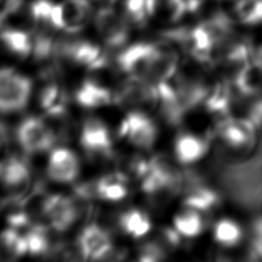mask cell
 Masks as SVG:
<instances>
[{"instance_id":"obj_3","label":"cell","mask_w":262,"mask_h":262,"mask_svg":"<svg viewBox=\"0 0 262 262\" xmlns=\"http://www.w3.org/2000/svg\"><path fill=\"white\" fill-rule=\"evenodd\" d=\"M156 52L157 44L137 43L130 45L118 56V65L130 79L151 83Z\"/></svg>"},{"instance_id":"obj_6","label":"cell","mask_w":262,"mask_h":262,"mask_svg":"<svg viewBox=\"0 0 262 262\" xmlns=\"http://www.w3.org/2000/svg\"><path fill=\"white\" fill-rule=\"evenodd\" d=\"M95 27L107 47L119 48L129 37V22L112 7H103L95 16Z\"/></svg>"},{"instance_id":"obj_5","label":"cell","mask_w":262,"mask_h":262,"mask_svg":"<svg viewBox=\"0 0 262 262\" xmlns=\"http://www.w3.org/2000/svg\"><path fill=\"white\" fill-rule=\"evenodd\" d=\"M16 138L20 146L30 154L49 150L57 141L56 134L48 121L37 117H30L22 121L17 127Z\"/></svg>"},{"instance_id":"obj_11","label":"cell","mask_w":262,"mask_h":262,"mask_svg":"<svg viewBox=\"0 0 262 262\" xmlns=\"http://www.w3.org/2000/svg\"><path fill=\"white\" fill-rule=\"evenodd\" d=\"M48 176L56 183L69 184L78 178L80 162L71 149L59 147L53 149L48 162Z\"/></svg>"},{"instance_id":"obj_4","label":"cell","mask_w":262,"mask_h":262,"mask_svg":"<svg viewBox=\"0 0 262 262\" xmlns=\"http://www.w3.org/2000/svg\"><path fill=\"white\" fill-rule=\"evenodd\" d=\"M90 15L92 5L89 0H64L53 5L51 21L55 29L76 34L88 24Z\"/></svg>"},{"instance_id":"obj_18","label":"cell","mask_w":262,"mask_h":262,"mask_svg":"<svg viewBox=\"0 0 262 262\" xmlns=\"http://www.w3.org/2000/svg\"><path fill=\"white\" fill-rule=\"evenodd\" d=\"M27 253L26 237L16 229L10 228L0 232V262H15Z\"/></svg>"},{"instance_id":"obj_2","label":"cell","mask_w":262,"mask_h":262,"mask_svg":"<svg viewBox=\"0 0 262 262\" xmlns=\"http://www.w3.org/2000/svg\"><path fill=\"white\" fill-rule=\"evenodd\" d=\"M31 82L27 76L10 69H0V112L13 114L28 104Z\"/></svg>"},{"instance_id":"obj_27","label":"cell","mask_w":262,"mask_h":262,"mask_svg":"<svg viewBox=\"0 0 262 262\" xmlns=\"http://www.w3.org/2000/svg\"><path fill=\"white\" fill-rule=\"evenodd\" d=\"M27 250L33 255H48L51 253V241L44 227H36L25 234Z\"/></svg>"},{"instance_id":"obj_15","label":"cell","mask_w":262,"mask_h":262,"mask_svg":"<svg viewBox=\"0 0 262 262\" xmlns=\"http://www.w3.org/2000/svg\"><path fill=\"white\" fill-rule=\"evenodd\" d=\"M75 99L81 106L87 109H97L114 101V96L109 89L95 81H85L76 90Z\"/></svg>"},{"instance_id":"obj_30","label":"cell","mask_w":262,"mask_h":262,"mask_svg":"<svg viewBox=\"0 0 262 262\" xmlns=\"http://www.w3.org/2000/svg\"><path fill=\"white\" fill-rule=\"evenodd\" d=\"M6 16L4 15V13L0 11V31L3 30V27H4V25H5V22H6Z\"/></svg>"},{"instance_id":"obj_23","label":"cell","mask_w":262,"mask_h":262,"mask_svg":"<svg viewBox=\"0 0 262 262\" xmlns=\"http://www.w3.org/2000/svg\"><path fill=\"white\" fill-rule=\"evenodd\" d=\"M156 0H121L124 15L129 24L137 26L146 25L154 15Z\"/></svg>"},{"instance_id":"obj_14","label":"cell","mask_w":262,"mask_h":262,"mask_svg":"<svg viewBox=\"0 0 262 262\" xmlns=\"http://www.w3.org/2000/svg\"><path fill=\"white\" fill-rule=\"evenodd\" d=\"M233 79L239 93L245 96H255L262 92V64L254 56L233 75Z\"/></svg>"},{"instance_id":"obj_12","label":"cell","mask_w":262,"mask_h":262,"mask_svg":"<svg viewBox=\"0 0 262 262\" xmlns=\"http://www.w3.org/2000/svg\"><path fill=\"white\" fill-rule=\"evenodd\" d=\"M81 144L90 152H109L112 140L107 126L94 117L85 119L81 129Z\"/></svg>"},{"instance_id":"obj_16","label":"cell","mask_w":262,"mask_h":262,"mask_svg":"<svg viewBox=\"0 0 262 262\" xmlns=\"http://www.w3.org/2000/svg\"><path fill=\"white\" fill-rule=\"evenodd\" d=\"M0 43L8 52L21 58H27L34 52V37L22 29H3L0 31Z\"/></svg>"},{"instance_id":"obj_24","label":"cell","mask_w":262,"mask_h":262,"mask_svg":"<svg viewBox=\"0 0 262 262\" xmlns=\"http://www.w3.org/2000/svg\"><path fill=\"white\" fill-rule=\"evenodd\" d=\"M231 90L227 83H219L214 88L209 89L205 99L206 107L215 114H225L231 105Z\"/></svg>"},{"instance_id":"obj_21","label":"cell","mask_w":262,"mask_h":262,"mask_svg":"<svg viewBox=\"0 0 262 262\" xmlns=\"http://www.w3.org/2000/svg\"><path fill=\"white\" fill-rule=\"evenodd\" d=\"M120 227L130 237L142 238L150 231L151 222L143 211L130 209L121 215Z\"/></svg>"},{"instance_id":"obj_28","label":"cell","mask_w":262,"mask_h":262,"mask_svg":"<svg viewBox=\"0 0 262 262\" xmlns=\"http://www.w3.org/2000/svg\"><path fill=\"white\" fill-rule=\"evenodd\" d=\"M171 250L162 237L157 241H151L144 244L139 251L138 262H163Z\"/></svg>"},{"instance_id":"obj_1","label":"cell","mask_w":262,"mask_h":262,"mask_svg":"<svg viewBox=\"0 0 262 262\" xmlns=\"http://www.w3.org/2000/svg\"><path fill=\"white\" fill-rule=\"evenodd\" d=\"M217 137L224 148L238 154L242 161L250 159L257 146V132L250 118H228L217 126Z\"/></svg>"},{"instance_id":"obj_32","label":"cell","mask_w":262,"mask_h":262,"mask_svg":"<svg viewBox=\"0 0 262 262\" xmlns=\"http://www.w3.org/2000/svg\"><path fill=\"white\" fill-rule=\"evenodd\" d=\"M118 262H120V261H118Z\"/></svg>"},{"instance_id":"obj_8","label":"cell","mask_w":262,"mask_h":262,"mask_svg":"<svg viewBox=\"0 0 262 262\" xmlns=\"http://www.w3.org/2000/svg\"><path fill=\"white\" fill-rule=\"evenodd\" d=\"M80 208L74 199L64 195H50L44 217L48 221L50 228L57 231H66L80 216Z\"/></svg>"},{"instance_id":"obj_19","label":"cell","mask_w":262,"mask_h":262,"mask_svg":"<svg viewBox=\"0 0 262 262\" xmlns=\"http://www.w3.org/2000/svg\"><path fill=\"white\" fill-rule=\"evenodd\" d=\"M220 198L217 192L203 185L193 184L186 192L184 205L199 211H209L219 205Z\"/></svg>"},{"instance_id":"obj_17","label":"cell","mask_w":262,"mask_h":262,"mask_svg":"<svg viewBox=\"0 0 262 262\" xmlns=\"http://www.w3.org/2000/svg\"><path fill=\"white\" fill-rule=\"evenodd\" d=\"M97 196L109 202L124 200L128 194L127 179L121 173H111L97 180L94 187Z\"/></svg>"},{"instance_id":"obj_31","label":"cell","mask_w":262,"mask_h":262,"mask_svg":"<svg viewBox=\"0 0 262 262\" xmlns=\"http://www.w3.org/2000/svg\"><path fill=\"white\" fill-rule=\"evenodd\" d=\"M254 56H255L256 59L259 60V61L261 62V64H262V48H260L259 50H257V51H256V53H255Z\"/></svg>"},{"instance_id":"obj_22","label":"cell","mask_w":262,"mask_h":262,"mask_svg":"<svg viewBox=\"0 0 262 262\" xmlns=\"http://www.w3.org/2000/svg\"><path fill=\"white\" fill-rule=\"evenodd\" d=\"M213 233L215 242L221 246L228 248L239 245L244 237V231L241 225L230 219L220 220L215 224Z\"/></svg>"},{"instance_id":"obj_7","label":"cell","mask_w":262,"mask_h":262,"mask_svg":"<svg viewBox=\"0 0 262 262\" xmlns=\"http://www.w3.org/2000/svg\"><path fill=\"white\" fill-rule=\"evenodd\" d=\"M120 135L127 139L135 147L149 149L157 139V127L143 112L132 111L120 126Z\"/></svg>"},{"instance_id":"obj_29","label":"cell","mask_w":262,"mask_h":262,"mask_svg":"<svg viewBox=\"0 0 262 262\" xmlns=\"http://www.w3.org/2000/svg\"><path fill=\"white\" fill-rule=\"evenodd\" d=\"M177 2L184 11L185 15L198 12L203 4V0H177Z\"/></svg>"},{"instance_id":"obj_10","label":"cell","mask_w":262,"mask_h":262,"mask_svg":"<svg viewBox=\"0 0 262 262\" xmlns=\"http://www.w3.org/2000/svg\"><path fill=\"white\" fill-rule=\"evenodd\" d=\"M0 182L12 192V199L21 200L29 189V166L24 160L17 157H11L0 162Z\"/></svg>"},{"instance_id":"obj_20","label":"cell","mask_w":262,"mask_h":262,"mask_svg":"<svg viewBox=\"0 0 262 262\" xmlns=\"http://www.w3.org/2000/svg\"><path fill=\"white\" fill-rule=\"evenodd\" d=\"M173 225L176 231L180 236L186 238H195L200 236L205 229L201 211L189 207H186V209L182 210L174 216Z\"/></svg>"},{"instance_id":"obj_26","label":"cell","mask_w":262,"mask_h":262,"mask_svg":"<svg viewBox=\"0 0 262 262\" xmlns=\"http://www.w3.org/2000/svg\"><path fill=\"white\" fill-rule=\"evenodd\" d=\"M39 105L48 112V115L64 114L65 95L57 84H49L40 92Z\"/></svg>"},{"instance_id":"obj_9","label":"cell","mask_w":262,"mask_h":262,"mask_svg":"<svg viewBox=\"0 0 262 262\" xmlns=\"http://www.w3.org/2000/svg\"><path fill=\"white\" fill-rule=\"evenodd\" d=\"M69 58L75 64L85 66L92 70H98L105 65V58L101 48L88 40H70L57 45V52Z\"/></svg>"},{"instance_id":"obj_25","label":"cell","mask_w":262,"mask_h":262,"mask_svg":"<svg viewBox=\"0 0 262 262\" xmlns=\"http://www.w3.org/2000/svg\"><path fill=\"white\" fill-rule=\"evenodd\" d=\"M234 14L239 22L245 26L262 24V0H237Z\"/></svg>"},{"instance_id":"obj_13","label":"cell","mask_w":262,"mask_h":262,"mask_svg":"<svg viewBox=\"0 0 262 262\" xmlns=\"http://www.w3.org/2000/svg\"><path fill=\"white\" fill-rule=\"evenodd\" d=\"M208 151V143L194 134H182L176 140L174 154L180 164L187 165L200 161Z\"/></svg>"}]
</instances>
